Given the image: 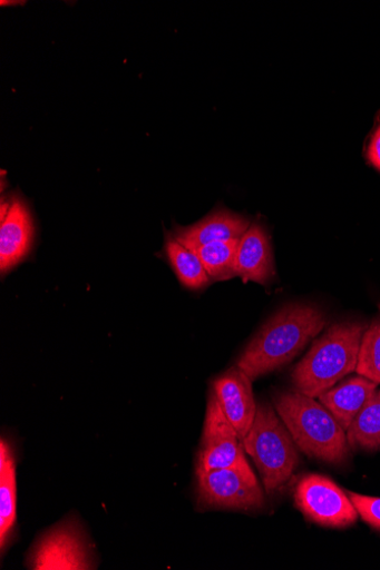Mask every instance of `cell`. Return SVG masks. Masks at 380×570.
Wrapping results in <instances>:
<instances>
[{
  "label": "cell",
  "mask_w": 380,
  "mask_h": 570,
  "mask_svg": "<svg viewBox=\"0 0 380 570\" xmlns=\"http://www.w3.org/2000/svg\"><path fill=\"white\" fill-rule=\"evenodd\" d=\"M241 438L226 417L218 399L208 393L196 472L228 469L245 458Z\"/></svg>",
  "instance_id": "52a82bcc"
},
{
  "label": "cell",
  "mask_w": 380,
  "mask_h": 570,
  "mask_svg": "<svg viewBox=\"0 0 380 570\" xmlns=\"http://www.w3.org/2000/svg\"><path fill=\"white\" fill-rule=\"evenodd\" d=\"M367 327L358 322L335 324L318 338L292 373L296 392L319 397L357 370Z\"/></svg>",
  "instance_id": "7a4b0ae2"
},
{
  "label": "cell",
  "mask_w": 380,
  "mask_h": 570,
  "mask_svg": "<svg viewBox=\"0 0 380 570\" xmlns=\"http://www.w3.org/2000/svg\"><path fill=\"white\" fill-rule=\"evenodd\" d=\"M197 501L203 508L256 510L264 495L246 458L228 469L196 472Z\"/></svg>",
  "instance_id": "5b68a950"
},
{
  "label": "cell",
  "mask_w": 380,
  "mask_h": 570,
  "mask_svg": "<svg viewBox=\"0 0 380 570\" xmlns=\"http://www.w3.org/2000/svg\"><path fill=\"white\" fill-rule=\"evenodd\" d=\"M351 448L367 451L380 449V391L366 402L347 431Z\"/></svg>",
  "instance_id": "2e32d148"
},
{
  "label": "cell",
  "mask_w": 380,
  "mask_h": 570,
  "mask_svg": "<svg viewBox=\"0 0 380 570\" xmlns=\"http://www.w3.org/2000/svg\"><path fill=\"white\" fill-rule=\"evenodd\" d=\"M165 252L168 262L182 285L191 291H201L211 283L197 254L181 244L169 233L166 237Z\"/></svg>",
  "instance_id": "9a60e30c"
},
{
  "label": "cell",
  "mask_w": 380,
  "mask_h": 570,
  "mask_svg": "<svg viewBox=\"0 0 380 570\" xmlns=\"http://www.w3.org/2000/svg\"><path fill=\"white\" fill-rule=\"evenodd\" d=\"M17 520V472L10 445L0 444V546L6 550Z\"/></svg>",
  "instance_id": "5bb4252c"
},
{
  "label": "cell",
  "mask_w": 380,
  "mask_h": 570,
  "mask_svg": "<svg viewBox=\"0 0 380 570\" xmlns=\"http://www.w3.org/2000/svg\"><path fill=\"white\" fill-rule=\"evenodd\" d=\"M355 372L380 385V316L362 336Z\"/></svg>",
  "instance_id": "ac0fdd59"
},
{
  "label": "cell",
  "mask_w": 380,
  "mask_h": 570,
  "mask_svg": "<svg viewBox=\"0 0 380 570\" xmlns=\"http://www.w3.org/2000/svg\"><path fill=\"white\" fill-rule=\"evenodd\" d=\"M364 523L380 532V498L347 492Z\"/></svg>",
  "instance_id": "d6986e66"
},
{
  "label": "cell",
  "mask_w": 380,
  "mask_h": 570,
  "mask_svg": "<svg viewBox=\"0 0 380 570\" xmlns=\"http://www.w3.org/2000/svg\"><path fill=\"white\" fill-rule=\"evenodd\" d=\"M377 387L378 384L358 375L321 394L319 402L347 432Z\"/></svg>",
  "instance_id": "4fadbf2b"
},
{
  "label": "cell",
  "mask_w": 380,
  "mask_h": 570,
  "mask_svg": "<svg viewBox=\"0 0 380 570\" xmlns=\"http://www.w3.org/2000/svg\"><path fill=\"white\" fill-rule=\"evenodd\" d=\"M90 553L75 524L61 525L42 538L32 552V569H91Z\"/></svg>",
  "instance_id": "ba28073f"
},
{
  "label": "cell",
  "mask_w": 380,
  "mask_h": 570,
  "mask_svg": "<svg viewBox=\"0 0 380 570\" xmlns=\"http://www.w3.org/2000/svg\"><path fill=\"white\" fill-rule=\"evenodd\" d=\"M251 226V222L238 214L218 209L194 225L177 226L172 235L189 249L215 243L241 239Z\"/></svg>",
  "instance_id": "8fae6325"
},
{
  "label": "cell",
  "mask_w": 380,
  "mask_h": 570,
  "mask_svg": "<svg viewBox=\"0 0 380 570\" xmlns=\"http://www.w3.org/2000/svg\"><path fill=\"white\" fill-rule=\"evenodd\" d=\"M274 406L296 446L311 458L341 464L350 452L347 432L314 397L299 392L275 395Z\"/></svg>",
  "instance_id": "3957f363"
},
{
  "label": "cell",
  "mask_w": 380,
  "mask_h": 570,
  "mask_svg": "<svg viewBox=\"0 0 380 570\" xmlns=\"http://www.w3.org/2000/svg\"><path fill=\"white\" fill-rule=\"evenodd\" d=\"M328 324L312 304L292 303L271 317L245 347L237 362L249 379L274 373L288 365Z\"/></svg>",
  "instance_id": "6da1fadb"
},
{
  "label": "cell",
  "mask_w": 380,
  "mask_h": 570,
  "mask_svg": "<svg viewBox=\"0 0 380 570\" xmlns=\"http://www.w3.org/2000/svg\"><path fill=\"white\" fill-rule=\"evenodd\" d=\"M242 443L269 494L281 489L298 469L296 444L276 409L270 404L257 403L254 423Z\"/></svg>",
  "instance_id": "277c9868"
},
{
  "label": "cell",
  "mask_w": 380,
  "mask_h": 570,
  "mask_svg": "<svg viewBox=\"0 0 380 570\" xmlns=\"http://www.w3.org/2000/svg\"><path fill=\"white\" fill-rule=\"evenodd\" d=\"M236 277L243 282L266 285L275 277V264L270 236L259 223H251L241 238L237 252Z\"/></svg>",
  "instance_id": "7c38bea8"
},
{
  "label": "cell",
  "mask_w": 380,
  "mask_h": 570,
  "mask_svg": "<svg viewBox=\"0 0 380 570\" xmlns=\"http://www.w3.org/2000/svg\"><path fill=\"white\" fill-rule=\"evenodd\" d=\"M33 220L26 202L13 197L0 226V272L4 276L29 255L33 244Z\"/></svg>",
  "instance_id": "30bf717a"
},
{
  "label": "cell",
  "mask_w": 380,
  "mask_h": 570,
  "mask_svg": "<svg viewBox=\"0 0 380 570\" xmlns=\"http://www.w3.org/2000/svg\"><path fill=\"white\" fill-rule=\"evenodd\" d=\"M368 160L377 170L380 171V126L371 139L368 149Z\"/></svg>",
  "instance_id": "ffe728a7"
},
{
  "label": "cell",
  "mask_w": 380,
  "mask_h": 570,
  "mask_svg": "<svg viewBox=\"0 0 380 570\" xmlns=\"http://www.w3.org/2000/svg\"><path fill=\"white\" fill-rule=\"evenodd\" d=\"M294 501L306 520L323 528L345 529L358 521L348 493L322 475H304L295 485Z\"/></svg>",
  "instance_id": "8992f818"
},
{
  "label": "cell",
  "mask_w": 380,
  "mask_h": 570,
  "mask_svg": "<svg viewBox=\"0 0 380 570\" xmlns=\"http://www.w3.org/2000/svg\"><path fill=\"white\" fill-rule=\"evenodd\" d=\"M240 240L215 242L193 249L211 281L223 282L236 277Z\"/></svg>",
  "instance_id": "e0dca14e"
},
{
  "label": "cell",
  "mask_w": 380,
  "mask_h": 570,
  "mask_svg": "<svg viewBox=\"0 0 380 570\" xmlns=\"http://www.w3.org/2000/svg\"><path fill=\"white\" fill-rule=\"evenodd\" d=\"M212 391L243 442L256 416L252 381L236 366L215 379Z\"/></svg>",
  "instance_id": "9c48e42d"
}]
</instances>
